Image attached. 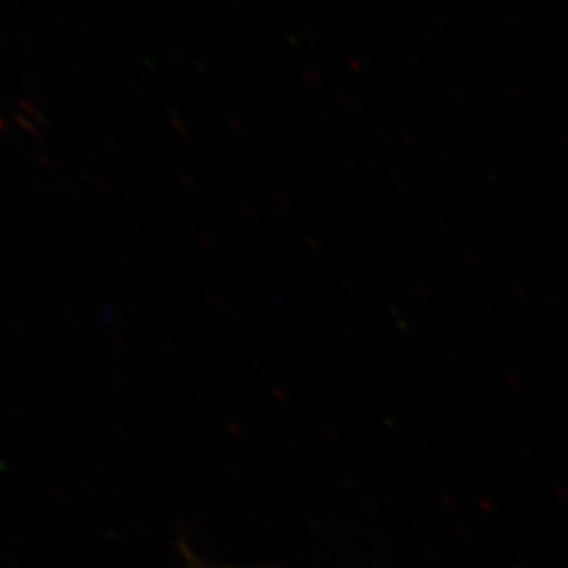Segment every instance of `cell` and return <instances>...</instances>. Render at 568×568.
<instances>
[{
    "mask_svg": "<svg viewBox=\"0 0 568 568\" xmlns=\"http://www.w3.org/2000/svg\"><path fill=\"white\" fill-rule=\"evenodd\" d=\"M191 568H200V567H196V565H191Z\"/></svg>",
    "mask_w": 568,
    "mask_h": 568,
    "instance_id": "6da1fadb",
    "label": "cell"
}]
</instances>
